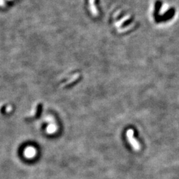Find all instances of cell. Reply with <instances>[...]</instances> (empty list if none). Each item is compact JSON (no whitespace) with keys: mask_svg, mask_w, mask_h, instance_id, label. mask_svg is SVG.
<instances>
[{"mask_svg":"<svg viewBox=\"0 0 179 179\" xmlns=\"http://www.w3.org/2000/svg\"><path fill=\"white\" fill-rule=\"evenodd\" d=\"M41 110V105L39 104L37 106H35V108H34V110H33V112L31 113V115L28 117L29 118H35L36 116H38V114L39 113V110Z\"/></svg>","mask_w":179,"mask_h":179,"instance_id":"cell-4","label":"cell"},{"mask_svg":"<svg viewBox=\"0 0 179 179\" xmlns=\"http://www.w3.org/2000/svg\"><path fill=\"white\" fill-rule=\"evenodd\" d=\"M36 153V151L34 148L33 147H29L27 149H26L25 154L27 157H33L35 156Z\"/></svg>","mask_w":179,"mask_h":179,"instance_id":"cell-3","label":"cell"},{"mask_svg":"<svg viewBox=\"0 0 179 179\" xmlns=\"http://www.w3.org/2000/svg\"><path fill=\"white\" fill-rule=\"evenodd\" d=\"M56 130V126H55V124L51 123L48 126L47 128V132L50 133H53L54 132H55Z\"/></svg>","mask_w":179,"mask_h":179,"instance_id":"cell-5","label":"cell"},{"mask_svg":"<svg viewBox=\"0 0 179 179\" xmlns=\"http://www.w3.org/2000/svg\"><path fill=\"white\" fill-rule=\"evenodd\" d=\"M78 78V74L77 75H75V76H73V78H72V79H70L68 80V81H67L66 83H64V84L63 85H62V86H69L71 84H72V82L75 81V80H76Z\"/></svg>","mask_w":179,"mask_h":179,"instance_id":"cell-6","label":"cell"},{"mask_svg":"<svg viewBox=\"0 0 179 179\" xmlns=\"http://www.w3.org/2000/svg\"><path fill=\"white\" fill-rule=\"evenodd\" d=\"M88 6H89V10L90 12L92 13L91 14L94 17H97L99 12H98V4H96V0H89L88 1Z\"/></svg>","mask_w":179,"mask_h":179,"instance_id":"cell-2","label":"cell"},{"mask_svg":"<svg viewBox=\"0 0 179 179\" xmlns=\"http://www.w3.org/2000/svg\"><path fill=\"white\" fill-rule=\"evenodd\" d=\"M126 136L129 143L131 145V147L133 148V149L135 151H139L141 149V145L137 141V139L134 137V131L133 129H128L126 132Z\"/></svg>","mask_w":179,"mask_h":179,"instance_id":"cell-1","label":"cell"}]
</instances>
